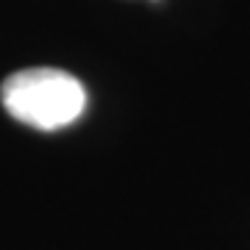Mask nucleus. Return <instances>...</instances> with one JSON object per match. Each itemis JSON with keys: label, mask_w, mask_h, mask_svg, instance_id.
<instances>
[{"label": "nucleus", "mask_w": 250, "mask_h": 250, "mask_svg": "<svg viewBox=\"0 0 250 250\" xmlns=\"http://www.w3.org/2000/svg\"><path fill=\"white\" fill-rule=\"evenodd\" d=\"M0 98L14 120L39 131H59L75 123L86 106L81 81L53 67H34L9 75L3 81Z\"/></svg>", "instance_id": "obj_1"}]
</instances>
